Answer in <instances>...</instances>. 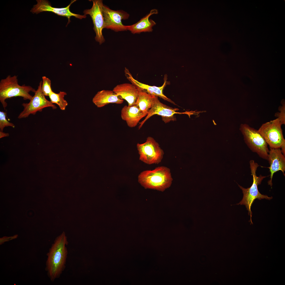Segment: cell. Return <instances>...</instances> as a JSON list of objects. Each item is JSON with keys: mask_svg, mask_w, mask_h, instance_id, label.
<instances>
[{"mask_svg": "<svg viewBox=\"0 0 285 285\" xmlns=\"http://www.w3.org/2000/svg\"><path fill=\"white\" fill-rule=\"evenodd\" d=\"M139 88V95L135 105L142 112L147 115L152 106L155 96Z\"/></svg>", "mask_w": 285, "mask_h": 285, "instance_id": "obj_19", "label": "cell"}, {"mask_svg": "<svg viewBox=\"0 0 285 285\" xmlns=\"http://www.w3.org/2000/svg\"><path fill=\"white\" fill-rule=\"evenodd\" d=\"M42 83V81L40 82L37 89L29 102L22 104L24 108L18 115V118H26L31 114L35 115L38 111L41 112L45 108L50 107L53 110L57 108L56 106L47 100L43 94L41 90Z\"/></svg>", "mask_w": 285, "mask_h": 285, "instance_id": "obj_8", "label": "cell"}, {"mask_svg": "<svg viewBox=\"0 0 285 285\" xmlns=\"http://www.w3.org/2000/svg\"><path fill=\"white\" fill-rule=\"evenodd\" d=\"M93 103L98 108L110 103L122 104L124 100L112 90H103L98 92L92 99Z\"/></svg>", "mask_w": 285, "mask_h": 285, "instance_id": "obj_17", "label": "cell"}, {"mask_svg": "<svg viewBox=\"0 0 285 285\" xmlns=\"http://www.w3.org/2000/svg\"><path fill=\"white\" fill-rule=\"evenodd\" d=\"M281 148V150L282 154L285 156V141L282 143Z\"/></svg>", "mask_w": 285, "mask_h": 285, "instance_id": "obj_25", "label": "cell"}, {"mask_svg": "<svg viewBox=\"0 0 285 285\" xmlns=\"http://www.w3.org/2000/svg\"><path fill=\"white\" fill-rule=\"evenodd\" d=\"M172 180L170 169L164 166L156 167L152 170L143 171L138 177L139 183L145 189L162 192L170 186Z\"/></svg>", "mask_w": 285, "mask_h": 285, "instance_id": "obj_2", "label": "cell"}, {"mask_svg": "<svg viewBox=\"0 0 285 285\" xmlns=\"http://www.w3.org/2000/svg\"><path fill=\"white\" fill-rule=\"evenodd\" d=\"M137 148L140 155L139 160L146 164H158L163 159L164 154L163 150L151 137H148L144 143H138Z\"/></svg>", "mask_w": 285, "mask_h": 285, "instance_id": "obj_7", "label": "cell"}, {"mask_svg": "<svg viewBox=\"0 0 285 285\" xmlns=\"http://www.w3.org/2000/svg\"><path fill=\"white\" fill-rule=\"evenodd\" d=\"M249 164L251 175L253 176V183L250 187L247 188H243L237 183L242 191L243 196L241 201L236 205H244L245 206L248 211V215L250 217L251 222L253 224L251 219L252 212L251 208L254 200L256 199L259 200L264 199L270 200L273 198L272 197H269L267 195L262 194L259 192L258 187V185L260 184L263 179L267 176H262L261 175L257 176L256 172L257 168L259 166V165L253 160H250Z\"/></svg>", "mask_w": 285, "mask_h": 285, "instance_id": "obj_4", "label": "cell"}, {"mask_svg": "<svg viewBox=\"0 0 285 285\" xmlns=\"http://www.w3.org/2000/svg\"><path fill=\"white\" fill-rule=\"evenodd\" d=\"M285 156L282 154L280 148H270L268 160L270 165L268 168L269 169L270 172V179L268 183V185L271 187H272V185L273 177L275 173L280 170L285 176Z\"/></svg>", "mask_w": 285, "mask_h": 285, "instance_id": "obj_13", "label": "cell"}, {"mask_svg": "<svg viewBox=\"0 0 285 285\" xmlns=\"http://www.w3.org/2000/svg\"><path fill=\"white\" fill-rule=\"evenodd\" d=\"M112 91L121 99L127 101L128 106L135 105L139 89L132 83H125L118 84Z\"/></svg>", "mask_w": 285, "mask_h": 285, "instance_id": "obj_14", "label": "cell"}, {"mask_svg": "<svg viewBox=\"0 0 285 285\" xmlns=\"http://www.w3.org/2000/svg\"><path fill=\"white\" fill-rule=\"evenodd\" d=\"M68 244L67 237L63 232L56 238L46 254L45 270L52 282L59 278L65 269Z\"/></svg>", "mask_w": 285, "mask_h": 285, "instance_id": "obj_1", "label": "cell"}, {"mask_svg": "<svg viewBox=\"0 0 285 285\" xmlns=\"http://www.w3.org/2000/svg\"><path fill=\"white\" fill-rule=\"evenodd\" d=\"M178 109L173 108L165 105L160 102L158 97L155 96L152 106L145 119L140 123L138 129H140L146 121L154 115H157L162 116V120L165 123L175 120L174 115L175 114H187L188 113H180L177 112Z\"/></svg>", "mask_w": 285, "mask_h": 285, "instance_id": "obj_11", "label": "cell"}, {"mask_svg": "<svg viewBox=\"0 0 285 285\" xmlns=\"http://www.w3.org/2000/svg\"><path fill=\"white\" fill-rule=\"evenodd\" d=\"M18 236L17 235L10 237L4 236L0 238V245H1L4 242L16 238Z\"/></svg>", "mask_w": 285, "mask_h": 285, "instance_id": "obj_24", "label": "cell"}, {"mask_svg": "<svg viewBox=\"0 0 285 285\" xmlns=\"http://www.w3.org/2000/svg\"><path fill=\"white\" fill-rule=\"evenodd\" d=\"M147 115L142 112L136 105L131 106L125 105L121 111L122 119L131 128L135 127L140 121Z\"/></svg>", "mask_w": 285, "mask_h": 285, "instance_id": "obj_16", "label": "cell"}, {"mask_svg": "<svg viewBox=\"0 0 285 285\" xmlns=\"http://www.w3.org/2000/svg\"><path fill=\"white\" fill-rule=\"evenodd\" d=\"M102 11L104 20V28L111 29L116 32L127 31L126 26L123 25L122 20L128 18L129 15L122 10H112L103 5Z\"/></svg>", "mask_w": 285, "mask_h": 285, "instance_id": "obj_9", "label": "cell"}, {"mask_svg": "<svg viewBox=\"0 0 285 285\" xmlns=\"http://www.w3.org/2000/svg\"><path fill=\"white\" fill-rule=\"evenodd\" d=\"M278 110L279 112L275 113V116L279 119L281 124H285V103H282V106H280L278 108Z\"/></svg>", "mask_w": 285, "mask_h": 285, "instance_id": "obj_23", "label": "cell"}, {"mask_svg": "<svg viewBox=\"0 0 285 285\" xmlns=\"http://www.w3.org/2000/svg\"><path fill=\"white\" fill-rule=\"evenodd\" d=\"M7 112L0 111V131L3 132L4 128L6 127L10 126L15 127V125L9 122L6 119Z\"/></svg>", "mask_w": 285, "mask_h": 285, "instance_id": "obj_22", "label": "cell"}, {"mask_svg": "<svg viewBox=\"0 0 285 285\" xmlns=\"http://www.w3.org/2000/svg\"><path fill=\"white\" fill-rule=\"evenodd\" d=\"M93 5L90 9L84 10L86 15H89L91 17L94 25L93 29L96 34V40L101 44L105 41L102 34L104 28V20L102 11L103 1L101 0H92Z\"/></svg>", "mask_w": 285, "mask_h": 285, "instance_id": "obj_10", "label": "cell"}, {"mask_svg": "<svg viewBox=\"0 0 285 285\" xmlns=\"http://www.w3.org/2000/svg\"><path fill=\"white\" fill-rule=\"evenodd\" d=\"M36 90L30 86L24 84L19 85L18 83L17 76L11 77L9 75L0 81V101L4 108H6L7 104L6 99L12 97H21L24 100H30L32 96L29 92L35 93Z\"/></svg>", "mask_w": 285, "mask_h": 285, "instance_id": "obj_3", "label": "cell"}, {"mask_svg": "<svg viewBox=\"0 0 285 285\" xmlns=\"http://www.w3.org/2000/svg\"><path fill=\"white\" fill-rule=\"evenodd\" d=\"M124 73L127 79L132 84L136 87L140 88L149 94L155 96L159 97L164 100L175 104L174 102L167 97L163 93V91L166 84V81H164L163 84L161 87H157L155 86H151L140 82L135 79L129 69L126 67L125 68Z\"/></svg>", "mask_w": 285, "mask_h": 285, "instance_id": "obj_15", "label": "cell"}, {"mask_svg": "<svg viewBox=\"0 0 285 285\" xmlns=\"http://www.w3.org/2000/svg\"><path fill=\"white\" fill-rule=\"evenodd\" d=\"M76 0L71 1L70 3L67 7L64 8H58L52 7L49 2L45 0H37V4L34 5L30 11L33 13L38 14L43 12H51L57 15L66 17L68 19V23L70 22V18L72 16H74L77 18L82 19L85 18V15H81L73 13L70 10V7L71 4Z\"/></svg>", "mask_w": 285, "mask_h": 285, "instance_id": "obj_12", "label": "cell"}, {"mask_svg": "<svg viewBox=\"0 0 285 285\" xmlns=\"http://www.w3.org/2000/svg\"><path fill=\"white\" fill-rule=\"evenodd\" d=\"M67 94L66 92L60 91L58 93H55L53 91L50 93L49 97L50 101L53 103L57 104L60 109L62 110H65L68 103L64 98V96Z\"/></svg>", "mask_w": 285, "mask_h": 285, "instance_id": "obj_20", "label": "cell"}, {"mask_svg": "<svg viewBox=\"0 0 285 285\" xmlns=\"http://www.w3.org/2000/svg\"><path fill=\"white\" fill-rule=\"evenodd\" d=\"M9 136V134L8 133H6L3 132V131H0V138H1L2 137H5L8 136Z\"/></svg>", "mask_w": 285, "mask_h": 285, "instance_id": "obj_26", "label": "cell"}, {"mask_svg": "<svg viewBox=\"0 0 285 285\" xmlns=\"http://www.w3.org/2000/svg\"><path fill=\"white\" fill-rule=\"evenodd\" d=\"M158 13L157 10H151L148 14L136 23L131 25L126 26L127 30L130 31L133 34L152 32L153 27L156 25V23L152 20L149 19V18L151 15Z\"/></svg>", "mask_w": 285, "mask_h": 285, "instance_id": "obj_18", "label": "cell"}, {"mask_svg": "<svg viewBox=\"0 0 285 285\" xmlns=\"http://www.w3.org/2000/svg\"><path fill=\"white\" fill-rule=\"evenodd\" d=\"M42 83L41 90L45 96H49L52 91L51 88V81L45 76L42 77Z\"/></svg>", "mask_w": 285, "mask_h": 285, "instance_id": "obj_21", "label": "cell"}, {"mask_svg": "<svg viewBox=\"0 0 285 285\" xmlns=\"http://www.w3.org/2000/svg\"><path fill=\"white\" fill-rule=\"evenodd\" d=\"M240 130L249 148L260 157L268 160L269 150L268 145L258 130L245 124H241Z\"/></svg>", "mask_w": 285, "mask_h": 285, "instance_id": "obj_5", "label": "cell"}, {"mask_svg": "<svg viewBox=\"0 0 285 285\" xmlns=\"http://www.w3.org/2000/svg\"><path fill=\"white\" fill-rule=\"evenodd\" d=\"M278 118L263 124L258 130L270 148H280L285 141Z\"/></svg>", "mask_w": 285, "mask_h": 285, "instance_id": "obj_6", "label": "cell"}]
</instances>
